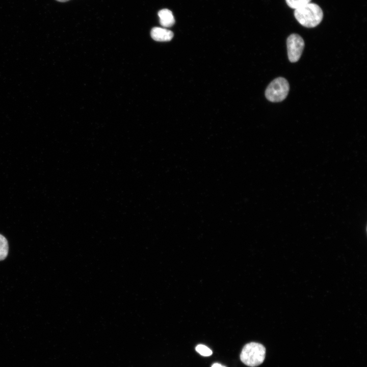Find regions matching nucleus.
<instances>
[{"label":"nucleus","instance_id":"f257e3e1","mask_svg":"<svg viewBox=\"0 0 367 367\" xmlns=\"http://www.w3.org/2000/svg\"><path fill=\"white\" fill-rule=\"evenodd\" d=\"M294 16L302 25L306 28H314L322 21L323 12L318 5L309 3L295 9Z\"/></svg>","mask_w":367,"mask_h":367},{"label":"nucleus","instance_id":"f03ea898","mask_svg":"<svg viewBox=\"0 0 367 367\" xmlns=\"http://www.w3.org/2000/svg\"><path fill=\"white\" fill-rule=\"evenodd\" d=\"M265 347L257 343L251 342L247 344L241 353V361L246 365L256 366L263 362L265 358Z\"/></svg>","mask_w":367,"mask_h":367},{"label":"nucleus","instance_id":"7ed1b4c3","mask_svg":"<svg viewBox=\"0 0 367 367\" xmlns=\"http://www.w3.org/2000/svg\"><path fill=\"white\" fill-rule=\"evenodd\" d=\"M289 90V84L287 80L279 77L272 81L268 85L265 91V96L270 101H281L286 97Z\"/></svg>","mask_w":367,"mask_h":367},{"label":"nucleus","instance_id":"20e7f679","mask_svg":"<svg viewBox=\"0 0 367 367\" xmlns=\"http://www.w3.org/2000/svg\"><path fill=\"white\" fill-rule=\"evenodd\" d=\"M288 58L291 62L298 61L304 47V41L299 35L292 34L286 40Z\"/></svg>","mask_w":367,"mask_h":367},{"label":"nucleus","instance_id":"39448f33","mask_svg":"<svg viewBox=\"0 0 367 367\" xmlns=\"http://www.w3.org/2000/svg\"><path fill=\"white\" fill-rule=\"evenodd\" d=\"M152 38L156 41H169L173 37V33L170 30L160 27L153 28L150 32Z\"/></svg>","mask_w":367,"mask_h":367},{"label":"nucleus","instance_id":"423d86ee","mask_svg":"<svg viewBox=\"0 0 367 367\" xmlns=\"http://www.w3.org/2000/svg\"><path fill=\"white\" fill-rule=\"evenodd\" d=\"M158 16L160 18V23L164 27H170L175 23V19L172 12L167 9L160 10L158 12Z\"/></svg>","mask_w":367,"mask_h":367},{"label":"nucleus","instance_id":"0eeeda50","mask_svg":"<svg viewBox=\"0 0 367 367\" xmlns=\"http://www.w3.org/2000/svg\"><path fill=\"white\" fill-rule=\"evenodd\" d=\"M9 251L8 243L7 239L0 234V261L4 260Z\"/></svg>","mask_w":367,"mask_h":367},{"label":"nucleus","instance_id":"6e6552de","mask_svg":"<svg viewBox=\"0 0 367 367\" xmlns=\"http://www.w3.org/2000/svg\"><path fill=\"white\" fill-rule=\"evenodd\" d=\"M310 1L311 0H285L287 5L295 10L310 3Z\"/></svg>","mask_w":367,"mask_h":367},{"label":"nucleus","instance_id":"1a4fd4ad","mask_svg":"<svg viewBox=\"0 0 367 367\" xmlns=\"http://www.w3.org/2000/svg\"><path fill=\"white\" fill-rule=\"evenodd\" d=\"M196 351L203 356H211L213 352L208 347L204 345H198L196 347Z\"/></svg>","mask_w":367,"mask_h":367},{"label":"nucleus","instance_id":"9d476101","mask_svg":"<svg viewBox=\"0 0 367 367\" xmlns=\"http://www.w3.org/2000/svg\"><path fill=\"white\" fill-rule=\"evenodd\" d=\"M212 367H226V366H225L220 363H215L212 365Z\"/></svg>","mask_w":367,"mask_h":367},{"label":"nucleus","instance_id":"9b49d317","mask_svg":"<svg viewBox=\"0 0 367 367\" xmlns=\"http://www.w3.org/2000/svg\"><path fill=\"white\" fill-rule=\"evenodd\" d=\"M57 1L60 2H66L69 0H56Z\"/></svg>","mask_w":367,"mask_h":367}]
</instances>
